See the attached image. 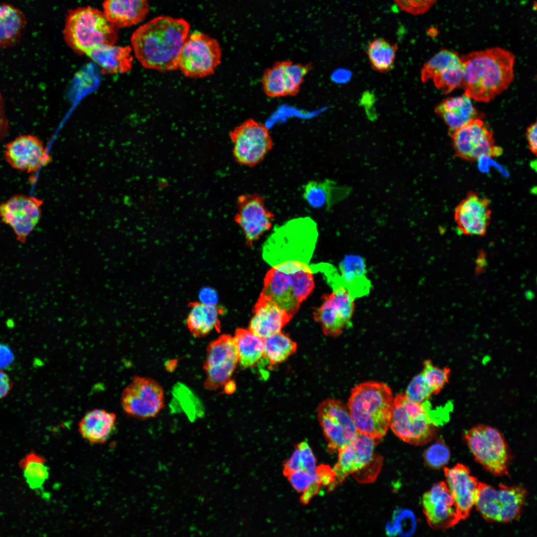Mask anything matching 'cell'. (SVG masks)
<instances>
[{
  "label": "cell",
  "mask_w": 537,
  "mask_h": 537,
  "mask_svg": "<svg viewBox=\"0 0 537 537\" xmlns=\"http://www.w3.org/2000/svg\"><path fill=\"white\" fill-rule=\"evenodd\" d=\"M216 40L200 32L188 35L179 53L178 69L187 77L199 78L214 73L221 62Z\"/></svg>",
  "instance_id": "obj_10"
},
{
  "label": "cell",
  "mask_w": 537,
  "mask_h": 537,
  "mask_svg": "<svg viewBox=\"0 0 537 537\" xmlns=\"http://www.w3.org/2000/svg\"><path fill=\"white\" fill-rule=\"evenodd\" d=\"M19 466L26 483L32 490L40 489L49 477L45 459L34 452L27 453L22 458Z\"/></svg>",
  "instance_id": "obj_36"
},
{
  "label": "cell",
  "mask_w": 537,
  "mask_h": 537,
  "mask_svg": "<svg viewBox=\"0 0 537 537\" xmlns=\"http://www.w3.org/2000/svg\"><path fill=\"white\" fill-rule=\"evenodd\" d=\"M339 283L347 288L355 298L367 294L370 282L366 275L364 259L356 255L346 256L340 263Z\"/></svg>",
  "instance_id": "obj_29"
},
{
  "label": "cell",
  "mask_w": 537,
  "mask_h": 537,
  "mask_svg": "<svg viewBox=\"0 0 537 537\" xmlns=\"http://www.w3.org/2000/svg\"><path fill=\"white\" fill-rule=\"evenodd\" d=\"M430 403L414 402L404 393L398 394L393 399L390 427L402 441L415 445L431 441L437 434V427L431 421Z\"/></svg>",
  "instance_id": "obj_7"
},
{
  "label": "cell",
  "mask_w": 537,
  "mask_h": 537,
  "mask_svg": "<svg viewBox=\"0 0 537 537\" xmlns=\"http://www.w3.org/2000/svg\"><path fill=\"white\" fill-rule=\"evenodd\" d=\"M444 474L462 520H465L475 505L480 482L471 474L468 467L460 463L451 468L445 467Z\"/></svg>",
  "instance_id": "obj_24"
},
{
  "label": "cell",
  "mask_w": 537,
  "mask_h": 537,
  "mask_svg": "<svg viewBox=\"0 0 537 537\" xmlns=\"http://www.w3.org/2000/svg\"><path fill=\"white\" fill-rule=\"evenodd\" d=\"M117 28L103 11L91 6L80 7L68 12L63 36L74 52L87 55L101 45L115 44L118 38Z\"/></svg>",
  "instance_id": "obj_6"
},
{
  "label": "cell",
  "mask_w": 537,
  "mask_h": 537,
  "mask_svg": "<svg viewBox=\"0 0 537 537\" xmlns=\"http://www.w3.org/2000/svg\"><path fill=\"white\" fill-rule=\"evenodd\" d=\"M397 46L383 38H376L368 45L367 54L372 66L377 71L385 72L393 67Z\"/></svg>",
  "instance_id": "obj_37"
},
{
  "label": "cell",
  "mask_w": 537,
  "mask_h": 537,
  "mask_svg": "<svg viewBox=\"0 0 537 537\" xmlns=\"http://www.w3.org/2000/svg\"><path fill=\"white\" fill-rule=\"evenodd\" d=\"M9 122L6 117L4 103L0 91V140L4 139L9 131Z\"/></svg>",
  "instance_id": "obj_50"
},
{
  "label": "cell",
  "mask_w": 537,
  "mask_h": 537,
  "mask_svg": "<svg viewBox=\"0 0 537 537\" xmlns=\"http://www.w3.org/2000/svg\"><path fill=\"white\" fill-rule=\"evenodd\" d=\"M318 237L316 223L309 217H301L275 226L265 242L264 260L273 266L287 261L308 264Z\"/></svg>",
  "instance_id": "obj_4"
},
{
  "label": "cell",
  "mask_w": 537,
  "mask_h": 537,
  "mask_svg": "<svg viewBox=\"0 0 537 537\" xmlns=\"http://www.w3.org/2000/svg\"><path fill=\"white\" fill-rule=\"evenodd\" d=\"M14 361V355L9 347L0 343V369L3 370L10 367Z\"/></svg>",
  "instance_id": "obj_49"
},
{
  "label": "cell",
  "mask_w": 537,
  "mask_h": 537,
  "mask_svg": "<svg viewBox=\"0 0 537 537\" xmlns=\"http://www.w3.org/2000/svg\"><path fill=\"white\" fill-rule=\"evenodd\" d=\"M249 329L262 338L281 332L291 318L270 298L260 295L256 303Z\"/></svg>",
  "instance_id": "obj_25"
},
{
  "label": "cell",
  "mask_w": 537,
  "mask_h": 537,
  "mask_svg": "<svg viewBox=\"0 0 537 537\" xmlns=\"http://www.w3.org/2000/svg\"><path fill=\"white\" fill-rule=\"evenodd\" d=\"M392 521L396 526L398 534L401 536H410L415 530V517L410 510L401 509L396 510L393 513Z\"/></svg>",
  "instance_id": "obj_44"
},
{
  "label": "cell",
  "mask_w": 537,
  "mask_h": 537,
  "mask_svg": "<svg viewBox=\"0 0 537 537\" xmlns=\"http://www.w3.org/2000/svg\"><path fill=\"white\" fill-rule=\"evenodd\" d=\"M3 156L12 168L27 173L36 172L50 161L42 141L30 134L20 135L5 144Z\"/></svg>",
  "instance_id": "obj_21"
},
{
  "label": "cell",
  "mask_w": 537,
  "mask_h": 537,
  "mask_svg": "<svg viewBox=\"0 0 537 537\" xmlns=\"http://www.w3.org/2000/svg\"><path fill=\"white\" fill-rule=\"evenodd\" d=\"M222 310L216 306H209L201 302H193L190 305L187 318V326L194 336L203 337L213 330L219 331L220 316Z\"/></svg>",
  "instance_id": "obj_33"
},
{
  "label": "cell",
  "mask_w": 537,
  "mask_h": 537,
  "mask_svg": "<svg viewBox=\"0 0 537 537\" xmlns=\"http://www.w3.org/2000/svg\"><path fill=\"white\" fill-rule=\"evenodd\" d=\"M461 62L460 56L457 53L447 49H442L424 64L421 71V80L423 82L433 80L448 69Z\"/></svg>",
  "instance_id": "obj_38"
},
{
  "label": "cell",
  "mask_w": 537,
  "mask_h": 537,
  "mask_svg": "<svg viewBox=\"0 0 537 537\" xmlns=\"http://www.w3.org/2000/svg\"><path fill=\"white\" fill-rule=\"evenodd\" d=\"M393 399L383 382L366 381L352 388L347 407L357 432L377 440L383 438L390 427Z\"/></svg>",
  "instance_id": "obj_3"
},
{
  "label": "cell",
  "mask_w": 537,
  "mask_h": 537,
  "mask_svg": "<svg viewBox=\"0 0 537 537\" xmlns=\"http://www.w3.org/2000/svg\"><path fill=\"white\" fill-rule=\"evenodd\" d=\"M190 29L183 18L156 17L137 29L131 38L135 56L145 68L160 72L178 69L181 49Z\"/></svg>",
  "instance_id": "obj_1"
},
{
  "label": "cell",
  "mask_w": 537,
  "mask_h": 537,
  "mask_svg": "<svg viewBox=\"0 0 537 537\" xmlns=\"http://www.w3.org/2000/svg\"><path fill=\"white\" fill-rule=\"evenodd\" d=\"M23 12L14 5L0 3V49L15 45L26 25Z\"/></svg>",
  "instance_id": "obj_32"
},
{
  "label": "cell",
  "mask_w": 537,
  "mask_h": 537,
  "mask_svg": "<svg viewBox=\"0 0 537 537\" xmlns=\"http://www.w3.org/2000/svg\"><path fill=\"white\" fill-rule=\"evenodd\" d=\"M462 79L463 69L461 62L450 68L432 80L435 86L447 94L461 86Z\"/></svg>",
  "instance_id": "obj_40"
},
{
  "label": "cell",
  "mask_w": 537,
  "mask_h": 537,
  "mask_svg": "<svg viewBox=\"0 0 537 537\" xmlns=\"http://www.w3.org/2000/svg\"><path fill=\"white\" fill-rule=\"evenodd\" d=\"M318 419L331 450H339L349 444L358 433L347 405L328 398L317 409Z\"/></svg>",
  "instance_id": "obj_15"
},
{
  "label": "cell",
  "mask_w": 537,
  "mask_h": 537,
  "mask_svg": "<svg viewBox=\"0 0 537 537\" xmlns=\"http://www.w3.org/2000/svg\"><path fill=\"white\" fill-rule=\"evenodd\" d=\"M312 272L307 264L297 261L272 266L266 275L260 295L271 299L292 318L313 290Z\"/></svg>",
  "instance_id": "obj_5"
},
{
  "label": "cell",
  "mask_w": 537,
  "mask_h": 537,
  "mask_svg": "<svg viewBox=\"0 0 537 537\" xmlns=\"http://www.w3.org/2000/svg\"><path fill=\"white\" fill-rule=\"evenodd\" d=\"M464 94L477 101L489 102L507 90L514 77L515 56L495 47L460 56Z\"/></svg>",
  "instance_id": "obj_2"
},
{
  "label": "cell",
  "mask_w": 537,
  "mask_h": 537,
  "mask_svg": "<svg viewBox=\"0 0 537 537\" xmlns=\"http://www.w3.org/2000/svg\"><path fill=\"white\" fill-rule=\"evenodd\" d=\"M229 136L235 161L249 167L260 163L273 146L267 127L253 119L235 127Z\"/></svg>",
  "instance_id": "obj_11"
},
{
  "label": "cell",
  "mask_w": 537,
  "mask_h": 537,
  "mask_svg": "<svg viewBox=\"0 0 537 537\" xmlns=\"http://www.w3.org/2000/svg\"><path fill=\"white\" fill-rule=\"evenodd\" d=\"M116 423L115 413L95 409L84 415L79 423L78 430L82 437L90 443L102 444L110 437Z\"/></svg>",
  "instance_id": "obj_27"
},
{
  "label": "cell",
  "mask_w": 537,
  "mask_h": 537,
  "mask_svg": "<svg viewBox=\"0 0 537 537\" xmlns=\"http://www.w3.org/2000/svg\"><path fill=\"white\" fill-rule=\"evenodd\" d=\"M120 401L123 410L129 416L154 418L164 406V391L154 379L136 376L123 390Z\"/></svg>",
  "instance_id": "obj_13"
},
{
  "label": "cell",
  "mask_w": 537,
  "mask_h": 537,
  "mask_svg": "<svg viewBox=\"0 0 537 537\" xmlns=\"http://www.w3.org/2000/svg\"><path fill=\"white\" fill-rule=\"evenodd\" d=\"M421 373L432 389L433 394L437 395L448 383L451 370L447 367L439 368L434 365L430 360L426 359L423 362Z\"/></svg>",
  "instance_id": "obj_39"
},
{
  "label": "cell",
  "mask_w": 537,
  "mask_h": 537,
  "mask_svg": "<svg viewBox=\"0 0 537 537\" xmlns=\"http://www.w3.org/2000/svg\"><path fill=\"white\" fill-rule=\"evenodd\" d=\"M452 139L455 155L469 162L478 160L481 157H498L503 150L496 145L493 132L487 127L481 118H477L455 130L449 132Z\"/></svg>",
  "instance_id": "obj_12"
},
{
  "label": "cell",
  "mask_w": 537,
  "mask_h": 537,
  "mask_svg": "<svg viewBox=\"0 0 537 537\" xmlns=\"http://www.w3.org/2000/svg\"><path fill=\"white\" fill-rule=\"evenodd\" d=\"M264 358L270 366L280 363L297 350V344L281 332L263 339Z\"/></svg>",
  "instance_id": "obj_35"
},
{
  "label": "cell",
  "mask_w": 537,
  "mask_h": 537,
  "mask_svg": "<svg viewBox=\"0 0 537 537\" xmlns=\"http://www.w3.org/2000/svg\"><path fill=\"white\" fill-rule=\"evenodd\" d=\"M297 446L300 451L302 469L312 475H316L318 468L316 458L309 445L306 442H302Z\"/></svg>",
  "instance_id": "obj_46"
},
{
  "label": "cell",
  "mask_w": 537,
  "mask_h": 537,
  "mask_svg": "<svg viewBox=\"0 0 537 537\" xmlns=\"http://www.w3.org/2000/svg\"><path fill=\"white\" fill-rule=\"evenodd\" d=\"M302 469L300 451L296 446L290 457L283 464V472L285 476Z\"/></svg>",
  "instance_id": "obj_47"
},
{
  "label": "cell",
  "mask_w": 537,
  "mask_h": 537,
  "mask_svg": "<svg viewBox=\"0 0 537 537\" xmlns=\"http://www.w3.org/2000/svg\"><path fill=\"white\" fill-rule=\"evenodd\" d=\"M435 112L453 131L481 116L473 106L471 99L463 94L446 98L439 103Z\"/></svg>",
  "instance_id": "obj_28"
},
{
  "label": "cell",
  "mask_w": 537,
  "mask_h": 537,
  "mask_svg": "<svg viewBox=\"0 0 537 537\" xmlns=\"http://www.w3.org/2000/svg\"><path fill=\"white\" fill-rule=\"evenodd\" d=\"M237 203L235 222L242 230L247 244L252 246L271 228L274 215L266 208L264 198L257 193L242 194Z\"/></svg>",
  "instance_id": "obj_18"
},
{
  "label": "cell",
  "mask_w": 537,
  "mask_h": 537,
  "mask_svg": "<svg viewBox=\"0 0 537 537\" xmlns=\"http://www.w3.org/2000/svg\"><path fill=\"white\" fill-rule=\"evenodd\" d=\"M378 441L358 432L349 444L338 450V461L332 468L335 481L332 489L350 474L363 470L373 461L374 448Z\"/></svg>",
  "instance_id": "obj_22"
},
{
  "label": "cell",
  "mask_w": 537,
  "mask_h": 537,
  "mask_svg": "<svg viewBox=\"0 0 537 537\" xmlns=\"http://www.w3.org/2000/svg\"><path fill=\"white\" fill-rule=\"evenodd\" d=\"M402 11L413 15L428 12L438 0H393Z\"/></svg>",
  "instance_id": "obj_45"
},
{
  "label": "cell",
  "mask_w": 537,
  "mask_h": 537,
  "mask_svg": "<svg viewBox=\"0 0 537 537\" xmlns=\"http://www.w3.org/2000/svg\"><path fill=\"white\" fill-rule=\"evenodd\" d=\"M317 475L319 478L320 483L322 485L330 486L332 489L335 481V475L332 468L328 465H320L318 466Z\"/></svg>",
  "instance_id": "obj_48"
},
{
  "label": "cell",
  "mask_w": 537,
  "mask_h": 537,
  "mask_svg": "<svg viewBox=\"0 0 537 537\" xmlns=\"http://www.w3.org/2000/svg\"><path fill=\"white\" fill-rule=\"evenodd\" d=\"M350 193V187L338 185L331 180H311L303 186V197L314 208L328 209Z\"/></svg>",
  "instance_id": "obj_31"
},
{
  "label": "cell",
  "mask_w": 537,
  "mask_h": 537,
  "mask_svg": "<svg viewBox=\"0 0 537 537\" xmlns=\"http://www.w3.org/2000/svg\"><path fill=\"white\" fill-rule=\"evenodd\" d=\"M537 122L530 125L527 129L526 138L529 145V148L531 152L537 155Z\"/></svg>",
  "instance_id": "obj_51"
},
{
  "label": "cell",
  "mask_w": 537,
  "mask_h": 537,
  "mask_svg": "<svg viewBox=\"0 0 537 537\" xmlns=\"http://www.w3.org/2000/svg\"><path fill=\"white\" fill-rule=\"evenodd\" d=\"M405 394L412 401L422 403L428 400L433 394V392L420 372L416 375L410 381Z\"/></svg>",
  "instance_id": "obj_43"
},
{
  "label": "cell",
  "mask_w": 537,
  "mask_h": 537,
  "mask_svg": "<svg viewBox=\"0 0 537 537\" xmlns=\"http://www.w3.org/2000/svg\"><path fill=\"white\" fill-rule=\"evenodd\" d=\"M311 68L310 64L290 61L275 63L265 70L262 76L261 83L265 93L270 98L296 95Z\"/></svg>",
  "instance_id": "obj_19"
},
{
  "label": "cell",
  "mask_w": 537,
  "mask_h": 537,
  "mask_svg": "<svg viewBox=\"0 0 537 537\" xmlns=\"http://www.w3.org/2000/svg\"><path fill=\"white\" fill-rule=\"evenodd\" d=\"M286 476L293 489L302 494L309 490L318 491L321 485L317 474L312 475L304 469L292 472Z\"/></svg>",
  "instance_id": "obj_42"
},
{
  "label": "cell",
  "mask_w": 537,
  "mask_h": 537,
  "mask_svg": "<svg viewBox=\"0 0 537 537\" xmlns=\"http://www.w3.org/2000/svg\"><path fill=\"white\" fill-rule=\"evenodd\" d=\"M12 387V382L9 376L0 369V399L5 397Z\"/></svg>",
  "instance_id": "obj_53"
},
{
  "label": "cell",
  "mask_w": 537,
  "mask_h": 537,
  "mask_svg": "<svg viewBox=\"0 0 537 537\" xmlns=\"http://www.w3.org/2000/svg\"><path fill=\"white\" fill-rule=\"evenodd\" d=\"M491 213L489 199L469 191L456 207L454 218L463 234L482 236L487 232Z\"/></svg>",
  "instance_id": "obj_23"
},
{
  "label": "cell",
  "mask_w": 537,
  "mask_h": 537,
  "mask_svg": "<svg viewBox=\"0 0 537 537\" xmlns=\"http://www.w3.org/2000/svg\"><path fill=\"white\" fill-rule=\"evenodd\" d=\"M238 363L233 337L228 334L220 336L207 347L203 364L206 378L204 387L215 390L228 383Z\"/></svg>",
  "instance_id": "obj_16"
},
{
  "label": "cell",
  "mask_w": 537,
  "mask_h": 537,
  "mask_svg": "<svg viewBox=\"0 0 537 537\" xmlns=\"http://www.w3.org/2000/svg\"><path fill=\"white\" fill-rule=\"evenodd\" d=\"M332 291L322 296V303L314 311V319L324 334L333 337L340 335L354 317L356 298L344 286H332Z\"/></svg>",
  "instance_id": "obj_14"
},
{
  "label": "cell",
  "mask_w": 537,
  "mask_h": 537,
  "mask_svg": "<svg viewBox=\"0 0 537 537\" xmlns=\"http://www.w3.org/2000/svg\"><path fill=\"white\" fill-rule=\"evenodd\" d=\"M422 506L427 522L433 529L446 530L462 520L455 501L445 482L436 483L423 495Z\"/></svg>",
  "instance_id": "obj_20"
},
{
  "label": "cell",
  "mask_w": 537,
  "mask_h": 537,
  "mask_svg": "<svg viewBox=\"0 0 537 537\" xmlns=\"http://www.w3.org/2000/svg\"><path fill=\"white\" fill-rule=\"evenodd\" d=\"M42 201L31 196L19 194L0 204V219L11 228L17 240L25 242L38 223Z\"/></svg>",
  "instance_id": "obj_17"
},
{
  "label": "cell",
  "mask_w": 537,
  "mask_h": 537,
  "mask_svg": "<svg viewBox=\"0 0 537 537\" xmlns=\"http://www.w3.org/2000/svg\"><path fill=\"white\" fill-rule=\"evenodd\" d=\"M527 497L526 489L520 485L499 484L496 489L480 482L475 506L486 521L508 523L520 517Z\"/></svg>",
  "instance_id": "obj_8"
},
{
  "label": "cell",
  "mask_w": 537,
  "mask_h": 537,
  "mask_svg": "<svg viewBox=\"0 0 537 537\" xmlns=\"http://www.w3.org/2000/svg\"><path fill=\"white\" fill-rule=\"evenodd\" d=\"M199 298L201 303L209 306H216L217 296L215 291L211 288H203L200 292Z\"/></svg>",
  "instance_id": "obj_52"
},
{
  "label": "cell",
  "mask_w": 537,
  "mask_h": 537,
  "mask_svg": "<svg viewBox=\"0 0 537 537\" xmlns=\"http://www.w3.org/2000/svg\"><path fill=\"white\" fill-rule=\"evenodd\" d=\"M132 50L129 46L103 45L93 49L87 56L96 64L103 73H125L130 71L132 67Z\"/></svg>",
  "instance_id": "obj_30"
},
{
  "label": "cell",
  "mask_w": 537,
  "mask_h": 537,
  "mask_svg": "<svg viewBox=\"0 0 537 537\" xmlns=\"http://www.w3.org/2000/svg\"><path fill=\"white\" fill-rule=\"evenodd\" d=\"M233 337L238 363L242 367H253L264 358L263 339L249 329L238 328Z\"/></svg>",
  "instance_id": "obj_34"
},
{
  "label": "cell",
  "mask_w": 537,
  "mask_h": 537,
  "mask_svg": "<svg viewBox=\"0 0 537 537\" xmlns=\"http://www.w3.org/2000/svg\"><path fill=\"white\" fill-rule=\"evenodd\" d=\"M464 438L476 461L486 470L496 476L508 474L510 453L498 430L478 425L466 431Z\"/></svg>",
  "instance_id": "obj_9"
},
{
  "label": "cell",
  "mask_w": 537,
  "mask_h": 537,
  "mask_svg": "<svg viewBox=\"0 0 537 537\" xmlns=\"http://www.w3.org/2000/svg\"><path fill=\"white\" fill-rule=\"evenodd\" d=\"M450 457L449 449L442 439H438L424 453L426 464L433 469H439L446 465Z\"/></svg>",
  "instance_id": "obj_41"
},
{
  "label": "cell",
  "mask_w": 537,
  "mask_h": 537,
  "mask_svg": "<svg viewBox=\"0 0 537 537\" xmlns=\"http://www.w3.org/2000/svg\"><path fill=\"white\" fill-rule=\"evenodd\" d=\"M102 5L104 15L117 27L141 22L149 8L148 0H104Z\"/></svg>",
  "instance_id": "obj_26"
}]
</instances>
